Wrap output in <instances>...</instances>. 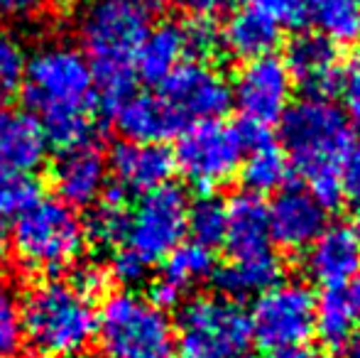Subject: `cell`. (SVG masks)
<instances>
[{"mask_svg": "<svg viewBox=\"0 0 360 358\" xmlns=\"http://www.w3.org/2000/svg\"><path fill=\"white\" fill-rule=\"evenodd\" d=\"M22 96L44 138L59 148L86 143L98 103L96 77L81 49L49 42L27 57Z\"/></svg>", "mask_w": 360, "mask_h": 358, "instance_id": "1", "label": "cell"}, {"mask_svg": "<svg viewBox=\"0 0 360 358\" xmlns=\"http://www.w3.org/2000/svg\"><path fill=\"white\" fill-rule=\"evenodd\" d=\"M152 0H89L79 15L81 47L108 110L135 91V57L152 27Z\"/></svg>", "mask_w": 360, "mask_h": 358, "instance_id": "2", "label": "cell"}, {"mask_svg": "<svg viewBox=\"0 0 360 358\" xmlns=\"http://www.w3.org/2000/svg\"><path fill=\"white\" fill-rule=\"evenodd\" d=\"M282 145L323 209L341 204V170L353 148L348 115L333 101L307 96L282 115Z\"/></svg>", "mask_w": 360, "mask_h": 358, "instance_id": "3", "label": "cell"}, {"mask_svg": "<svg viewBox=\"0 0 360 358\" xmlns=\"http://www.w3.org/2000/svg\"><path fill=\"white\" fill-rule=\"evenodd\" d=\"M94 290L81 277H49L20 302L22 341L37 358H81L96 339Z\"/></svg>", "mask_w": 360, "mask_h": 358, "instance_id": "4", "label": "cell"}, {"mask_svg": "<svg viewBox=\"0 0 360 358\" xmlns=\"http://www.w3.org/2000/svg\"><path fill=\"white\" fill-rule=\"evenodd\" d=\"M89 241V229L74 206L37 199L15 219L10 248L25 270L57 275L84 258Z\"/></svg>", "mask_w": 360, "mask_h": 358, "instance_id": "5", "label": "cell"}, {"mask_svg": "<svg viewBox=\"0 0 360 358\" xmlns=\"http://www.w3.org/2000/svg\"><path fill=\"white\" fill-rule=\"evenodd\" d=\"M255 349L250 314L238 300L199 295L176 319V358H250Z\"/></svg>", "mask_w": 360, "mask_h": 358, "instance_id": "6", "label": "cell"}, {"mask_svg": "<svg viewBox=\"0 0 360 358\" xmlns=\"http://www.w3.org/2000/svg\"><path fill=\"white\" fill-rule=\"evenodd\" d=\"M96 336L108 358L167 356L174 329L165 309L133 290L105 297L96 317Z\"/></svg>", "mask_w": 360, "mask_h": 358, "instance_id": "7", "label": "cell"}, {"mask_svg": "<svg viewBox=\"0 0 360 358\" xmlns=\"http://www.w3.org/2000/svg\"><path fill=\"white\" fill-rule=\"evenodd\" d=\"M189 199L179 186L165 184L140 194L125 211L120 250H128L147 268L162 263L186 236Z\"/></svg>", "mask_w": 360, "mask_h": 358, "instance_id": "8", "label": "cell"}, {"mask_svg": "<svg viewBox=\"0 0 360 358\" xmlns=\"http://www.w3.org/2000/svg\"><path fill=\"white\" fill-rule=\"evenodd\" d=\"M245 158V138L238 125L218 120H201L179 133L174 165L191 186L209 194L228 184L240 172Z\"/></svg>", "mask_w": 360, "mask_h": 358, "instance_id": "9", "label": "cell"}, {"mask_svg": "<svg viewBox=\"0 0 360 358\" xmlns=\"http://www.w3.org/2000/svg\"><path fill=\"white\" fill-rule=\"evenodd\" d=\"M316 295L304 282H275L270 290L255 297L250 314L252 339L262 349L307 344L314 334Z\"/></svg>", "mask_w": 360, "mask_h": 358, "instance_id": "10", "label": "cell"}, {"mask_svg": "<svg viewBox=\"0 0 360 358\" xmlns=\"http://www.w3.org/2000/svg\"><path fill=\"white\" fill-rule=\"evenodd\" d=\"M292 74L285 59H277L275 54L243 62L231 87V98L240 110L243 125L262 130H270V125L280 123L292 106Z\"/></svg>", "mask_w": 360, "mask_h": 358, "instance_id": "11", "label": "cell"}, {"mask_svg": "<svg viewBox=\"0 0 360 358\" xmlns=\"http://www.w3.org/2000/svg\"><path fill=\"white\" fill-rule=\"evenodd\" d=\"M157 94L167 101L176 118L186 125L218 120L233 106L231 84L206 62H184L160 82Z\"/></svg>", "mask_w": 360, "mask_h": 358, "instance_id": "12", "label": "cell"}, {"mask_svg": "<svg viewBox=\"0 0 360 358\" xmlns=\"http://www.w3.org/2000/svg\"><path fill=\"white\" fill-rule=\"evenodd\" d=\"M52 184L59 199L74 209L96 206L108 184V158L91 140L62 148L52 165Z\"/></svg>", "mask_w": 360, "mask_h": 358, "instance_id": "13", "label": "cell"}, {"mask_svg": "<svg viewBox=\"0 0 360 358\" xmlns=\"http://www.w3.org/2000/svg\"><path fill=\"white\" fill-rule=\"evenodd\" d=\"M304 250V272L323 290H341L360 272V245L351 226H326Z\"/></svg>", "mask_w": 360, "mask_h": 358, "instance_id": "14", "label": "cell"}, {"mask_svg": "<svg viewBox=\"0 0 360 358\" xmlns=\"http://www.w3.org/2000/svg\"><path fill=\"white\" fill-rule=\"evenodd\" d=\"M176 172L174 153L162 143H133L123 140L108 155V174H113L120 191H145L160 189L169 184Z\"/></svg>", "mask_w": 360, "mask_h": 358, "instance_id": "15", "label": "cell"}, {"mask_svg": "<svg viewBox=\"0 0 360 358\" xmlns=\"http://www.w3.org/2000/svg\"><path fill=\"white\" fill-rule=\"evenodd\" d=\"M326 211L309 189H280L277 199L267 206L272 243L285 250H304L326 229Z\"/></svg>", "mask_w": 360, "mask_h": 358, "instance_id": "16", "label": "cell"}, {"mask_svg": "<svg viewBox=\"0 0 360 358\" xmlns=\"http://www.w3.org/2000/svg\"><path fill=\"white\" fill-rule=\"evenodd\" d=\"M292 82L299 84L307 96L326 98L338 89L341 57L336 44L321 32H302L287 44L285 59Z\"/></svg>", "mask_w": 360, "mask_h": 358, "instance_id": "17", "label": "cell"}, {"mask_svg": "<svg viewBox=\"0 0 360 358\" xmlns=\"http://www.w3.org/2000/svg\"><path fill=\"white\" fill-rule=\"evenodd\" d=\"M162 263H165L162 275L150 287V300L160 309L176 307L186 292L214 277L216 272L214 248L196 243V241H189V243L181 241Z\"/></svg>", "mask_w": 360, "mask_h": 358, "instance_id": "18", "label": "cell"}, {"mask_svg": "<svg viewBox=\"0 0 360 358\" xmlns=\"http://www.w3.org/2000/svg\"><path fill=\"white\" fill-rule=\"evenodd\" d=\"M110 118L118 133L133 143H165L184 130L167 101L150 91H133L110 110Z\"/></svg>", "mask_w": 360, "mask_h": 358, "instance_id": "19", "label": "cell"}, {"mask_svg": "<svg viewBox=\"0 0 360 358\" xmlns=\"http://www.w3.org/2000/svg\"><path fill=\"white\" fill-rule=\"evenodd\" d=\"M47 158V138L30 113L15 110L0 96V172L32 174Z\"/></svg>", "mask_w": 360, "mask_h": 358, "instance_id": "20", "label": "cell"}, {"mask_svg": "<svg viewBox=\"0 0 360 358\" xmlns=\"http://www.w3.org/2000/svg\"><path fill=\"white\" fill-rule=\"evenodd\" d=\"M231 258L257 255L272 250L270 214L262 196L252 191L233 194L226 201V234H223Z\"/></svg>", "mask_w": 360, "mask_h": 358, "instance_id": "21", "label": "cell"}, {"mask_svg": "<svg viewBox=\"0 0 360 358\" xmlns=\"http://www.w3.org/2000/svg\"><path fill=\"white\" fill-rule=\"evenodd\" d=\"M243 138H245V158L240 165V177L248 191L262 196L280 191L287 186L292 177V162L287 153L277 143L270 140V133L262 128L243 125Z\"/></svg>", "mask_w": 360, "mask_h": 358, "instance_id": "22", "label": "cell"}, {"mask_svg": "<svg viewBox=\"0 0 360 358\" xmlns=\"http://www.w3.org/2000/svg\"><path fill=\"white\" fill-rule=\"evenodd\" d=\"M280 39L282 25L272 15L255 8L236 10L221 27V47L240 62L270 57L280 47Z\"/></svg>", "mask_w": 360, "mask_h": 358, "instance_id": "23", "label": "cell"}, {"mask_svg": "<svg viewBox=\"0 0 360 358\" xmlns=\"http://www.w3.org/2000/svg\"><path fill=\"white\" fill-rule=\"evenodd\" d=\"M186 57H189V47H186L184 25L176 20H167V23L152 25L150 32L145 34L135 57V74L150 84H160L179 64H184Z\"/></svg>", "mask_w": 360, "mask_h": 358, "instance_id": "24", "label": "cell"}, {"mask_svg": "<svg viewBox=\"0 0 360 358\" xmlns=\"http://www.w3.org/2000/svg\"><path fill=\"white\" fill-rule=\"evenodd\" d=\"M282 277V260L275 250L257 255H243V258H231V263L216 268L214 280L223 297L231 300H245V297H257L265 290H270Z\"/></svg>", "mask_w": 360, "mask_h": 358, "instance_id": "25", "label": "cell"}, {"mask_svg": "<svg viewBox=\"0 0 360 358\" xmlns=\"http://www.w3.org/2000/svg\"><path fill=\"white\" fill-rule=\"evenodd\" d=\"M307 18L333 44L360 42V0H304Z\"/></svg>", "mask_w": 360, "mask_h": 358, "instance_id": "26", "label": "cell"}, {"mask_svg": "<svg viewBox=\"0 0 360 358\" xmlns=\"http://www.w3.org/2000/svg\"><path fill=\"white\" fill-rule=\"evenodd\" d=\"M356 329V312L343 290H323L314 309V334L323 346L343 349Z\"/></svg>", "mask_w": 360, "mask_h": 358, "instance_id": "27", "label": "cell"}, {"mask_svg": "<svg viewBox=\"0 0 360 358\" xmlns=\"http://www.w3.org/2000/svg\"><path fill=\"white\" fill-rule=\"evenodd\" d=\"M186 234H191V241L209 245V248L223 243V234H226V201H218L214 196H204L196 204H189Z\"/></svg>", "mask_w": 360, "mask_h": 358, "instance_id": "28", "label": "cell"}, {"mask_svg": "<svg viewBox=\"0 0 360 358\" xmlns=\"http://www.w3.org/2000/svg\"><path fill=\"white\" fill-rule=\"evenodd\" d=\"M39 199V184L30 174L0 172V226L18 219Z\"/></svg>", "mask_w": 360, "mask_h": 358, "instance_id": "29", "label": "cell"}, {"mask_svg": "<svg viewBox=\"0 0 360 358\" xmlns=\"http://www.w3.org/2000/svg\"><path fill=\"white\" fill-rule=\"evenodd\" d=\"M22 346L20 300L13 285L0 275V358H20Z\"/></svg>", "mask_w": 360, "mask_h": 358, "instance_id": "30", "label": "cell"}, {"mask_svg": "<svg viewBox=\"0 0 360 358\" xmlns=\"http://www.w3.org/2000/svg\"><path fill=\"white\" fill-rule=\"evenodd\" d=\"M27 52L10 30L0 27V96L10 94L22 84Z\"/></svg>", "mask_w": 360, "mask_h": 358, "instance_id": "31", "label": "cell"}, {"mask_svg": "<svg viewBox=\"0 0 360 358\" xmlns=\"http://www.w3.org/2000/svg\"><path fill=\"white\" fill-rule=\"evenodd\" d=\"M184 37L186 47H189L191 62H204L206 57L216 54L221 47V30L206 13H194L189 20H184Z\"/></svg>", "mask_w": 360, "mask_h": 358, "instance_id": "32", "label": "cell"}, {"mask_svg": "<svg viewBox=\"0 0 360 358\" xmlns=\"http://www.w3.org/2000/svg\"><path fill=\"white\" fill-rule=\"evenodd\" d=\"M343 101V113L351 115L360 125V49L351 54L346 62H341V77H338V89Z\"/></svg>", "mask_w": 360, "mask_h": 358, "instance_id": "33", "label": "cell"}, {"mask_svg": "<svg viewBox=\"0 0 360 358\" xmlns=\"http://www.w3.org/2000/svg\"><path fill=\"white\" fill-rule=\"evenodd\" d=\"M243 8H255L272 15L280 25H302L307 20L304 0H238Z\"/></svg>", "mask_w": 360, "mask_h": 358, "instance_id": "34", "label": "cell"}, {"mask_svg": "<svg viewBox=\"0 0 360 358\" xmlns=\"http://www.w3.org/2000/svg\"><path fill=\"white\" fill-rule=\"evenodd\" d=\"M147 272H150V268H147L143 260H138L133 253H128V250L115 248L113 260H110V275H113L120 285H125V287L140 285L147 277Z\"/></svg>", "mask_w": 360, "mask_h": 358, "instance_id": "35", "label": "cell"}, {"mask_svg": "<svg viewBox=\"0 0 360 358\" xmlns=\"http://www.w3.org/2000/svg\"><path fill=\"white\" fill-rule=\"evenodd\" d=\"M341 189L348 201L360 206V143L353 145L341 170Z\"/></svg>", "mask_w": 360, "mask_h": 358, "instance_id": "36", "label": "cell"}, {"mask_svg": "<svg viewBox=\"0 0 360 358\" xmlns=\"http://www.w3.org/2000/svg\"><path fill=\"white\" fill-rule=\"evenodd\" d=\"M47 0H0V23H18L39 15Z\"/></svg>", "mask_w": 360, "mask_h": 358, "instance_id": "37", "label": "cell"}, {"mask_svg": "<svg viewBox=\"0 0 360 358\" xmlns=\"http://www.w3.org/2000/svg\"><path fill=\"white\" fill-rule=\"evenodd\" d=\"M270 358H319V354L309 344H292L270 351Z\"/></svg>", "mask_w": 360, "mask_h": 358, "instance_id": "38", "label": "cell"}, {"mask_svg": "<svg viewBox=\"0 0 360 358\" xmlns=\"http://www.w3.org/2000/svg\"><path fill=\"white\" fill-rule=\"evenodd\" d=\"M169 3L179 5V8H189V10H194V13H206V15H209L211 10L221 3V0H169Z\"/></svg>", "mask_w": 360, "mask_h": 358, "instance_id": "39", "label": "cell"}, {"mask_svg": "<svg viewBox=\"0 0 360 358\" xmlns=\"http://www.w3.org/2000/svg\"><path fill=\"white\" fill-rule=\"evenodd\" d=\"M348 300H351V307L356 312V319H360V272L356 275V280L351 282V290L346 292Z\"/></svg>", "mask_w": 360, "mask_h": 358, "instance_id": "40", "label": "cell"}, {"mask_svg": "<svg viewBox=\"0 0 360 358\" xmlns=\"http://www.w3.org/2000/svg\"><path fill=\"white\" fill-rule=\"evenodd\" d=\"M343 349H346V358H360V331L348 339V344Z\"/></svg>", "mask_w": 360, "mask_h": 358, "instance_id": "41", "label": "cell"}, {"mask_svg": "<svg viewBox=\"0 0 360 358\" xmlns=\"http://www.w3.org/2000/svg\"><path fill=\"white\" fill-rule=\"evenodd\" d=\"M5 250H8V231L5 226H0V258L5 255Z\"/></svg>", "mask_w": 360, "mask_h": 358, "instance_id": "42", "label": "cell"}, {"mask_svg": "<svg viewBox=\"0 0 360 358\" xmlns=\"http://www.w3.org/2000/svg\"><path fill=\"white\" fill-rule=\"evenodd\" d=\"M351 229H353V236H356V241H358V245H360V211H358V216H356V224H353Z\"/></svg>", "mask_w": 360, "mask_h": 358, "instance_id": "43", "label": "cell"}, {"mask_svg": "<svg viewBox=\"0 0 360 358\" xmlns=\"http://www.w3.org/2000/svg\"><path fill=\"white\" fill-rule=\"evenodd\" d=\"M155 358H169V356H155Z\"/></svg>", "mask_w": 360, "mask_h": 358, "instance_id": "44", "label": "cell"}, {"mask_svg": "<svg viewBox=\"0 0 360 358\" xmlns=\"http://www.w3.org/2000/svg\"><path fill=\"white\" fill-rule=\"evenodd\" d=\"M81 358H84V356H81Z\"/></svg>", "mask_w": 360, "mask_h": 358, "instance_id": "45", "label": "cell"}]
</instances>
